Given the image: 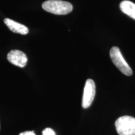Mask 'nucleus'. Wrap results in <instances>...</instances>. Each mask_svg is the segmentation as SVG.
Segmentation results:
<instances>
[{"label":"nucleus","instance_id":"obj_1","mask_svg":"<svg viewBox=\"0 0 135 135\" xmlns=\"http://www.w3.org/2000/svg\"><path fill=\"white\" fill-rule=\"evenodd\" d=\"M42 8L52 14L65 15L71 12L73 5L70 3L61 0H48L42 4Z\"/></svg>","mask_w":135,"mask_h":135},{"label":"nucleus","instance_id":"obj_2","mask_svg":"<svg viewBox=\"0 0 135 135\" xmlns=\"http://www.w3.org/2000/svg\"><path fill=\"white\" fill-rule=\"evenodd\" d=\"M109 56L114 65L122 73L126 76L132 75V70L124 60L120 50L118 47L113 46L111 48L109 51Z\"/></svg>","mask_w":135,"mask_h":135},{"label":"nucleus","instance_id":"obj_3","mask_svg":"<svg viewBox=\"0 0 135 135\" xmlns=\"http://www.w3.org/2000/svg\"><path fill=\"white\" fill-rule=\"evenodd\" d=\"M119 135H135V118L130 116L119 117L115 122Z\"/></svg>","mask_w":135,"mask_h":135},{"label":"nucleus","instance_id":"obj_4","mask_svg":"<svg viewBox=\"0 0 135 135\" xmlns=\"http://www.w3.org/2000/svg\"><path fill=\"white\" fill-rule=\"evenodd\" d=\"M96 94V86L94 81L88 79L84 88L82 99V106L83 108H88L92 104Z\"/></svg>","mask_w":135,"mask_h":135},{"label":"nucleus","instance_id":"obj_5","mask_svg":"<svg viewBox=\"0 0 135 135\" xmlns=\"http://www.w3.org/2000/svg\"><path fill=\"white\" fill-rule=\"evenodd\" d=\"M7 59L11 64L20 68H24L28 62L26 54L18 50L9 51L7 55Z\"/></svg>","mask_w":135,"mask_h":135},{"label":"nucleus","instance_id":"obj_6","mask_svg":"<svg viewBox=\"0 0 135 135\" xmlns=\"http://www.w3.org/2000/svg\"><path fill=\"white\" fill-rule=\"evenodd\" d=\"M4 23L8 26V28L13 33L25 35H27L29 32V30L26 26L16 21H13L12 20L9 19V18H5L4 20Z\"/></svg>","mask_w":135,"mask_h":135},{"label":"nucleus","instance_id":"obj_7","mask_svg":"<svg viewBox=\"0 0 135 135\" xmlns=\"http://www.w3.org/2000/svg\"><path fill=\"white\" fill-rule=\"evenodd\" d=\"M119 7L121 11L129 16L133 19L135 20V4L130 1L124 0L121 1Z\"/></svg>","mask_w":135,"mask_h":135},{"label":"nucleus","instance_id":"obj_8","mask_svg":"<svg viewBox=\"0 0 135 135\" xmlns=\"http://www.w3.org/2000/svg\"><path fill=\"white\" fill-rule=\"evenodd\" d=\"M42 134H43V135H56L53 129L50 128H45L42 132Z\"/></svg>","mask_w":135,"mask_h":135},{"label":"nucleus","instance_id":"obj_9","mask_svg":"<svg viewBox=\"0 0 135 135\" xmlns=\"http://www.w3.org/2000/svg\"><path fill=\"white\" fill-rule=\"evenodd\" d=\"M19 135H36L35 133L33 131H25V132L21 133Z\"/></svg>","mask_w":135,"mask_h":135}]
</instances>
